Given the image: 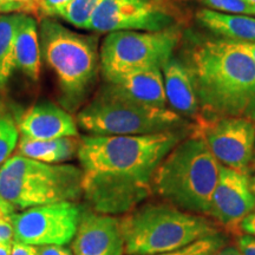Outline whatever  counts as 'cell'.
Segmentation results:
<instances>
[{
  "mask_svg": "<svg viewBox=\"0 0 255 255\" xmlns=\"http://www.w3.org/2000/svg\"><path fill=\"white\" fill-rule=\"evenodd\" d=\"M13 241L0 242V255H11Z\"/></svg>",
  "mask_w": 255,
  "mask_h": 255,
  "instance_id": "obj_35",
  "label": "cell"
},
{
  "mask_svg": "<svg viewBox=\"0 0 255 255\" xmlns=\"http://www.w3.org/2000/svg\"><path fill=\"white\" fill-rule=\"evenodd\" d=\"M183 139L181 130L146 135H85L77 157L83 196L105 215H126L152 193L156 170Z\"/></svg>",
  "mask_w": 255,
  "mask_h": 255,
  "instance_id": "obj_1",
  "label": "cell"
},
{
  "mask_svg": "<svg viewBox=\"0 0 255 255\" xmlns=\"http://www.w3.org/2000/svg\"><path fill=\"white\" fill-rule=\"evenodd\" d=\"M167 103L182 117L197 120L200 104L191 72L186 64L171 57L162 65Z\"/></svg>",
  "mask_w": 255,
  "mask_h": 255,
  "instance_id": "obj_15",
  "label": "cell"
},
{
  "mask_svg": "<svg viewBox=\"0 0 255 255\" xmlns=\"http://www.w3.org/2000/svg\"><path fill=\"white\" fill-rule=\"evenodd\" d=\"M11 255H38V252L37 247L28 246V245L20 244V242L13 240Z\"/></svg>",
  "mask_w": 255,
  "mask_h": 255,
  "instance_id": "obj_29",
  "label": "cell"
},
{
  "mask_svg": "<svg viewBox=\"0 0 255 255\" xmlns=\"http://www.w3.org/2000/svg\"><path fill=\"white\" fill-rule=\"evenodd\" d=\"M253 167L255 168V145H254V158H253Z\"/></svg>",
  "mask_w": 255,
  "mask_h": 255,
  "instance_id": "obj_39",
  "label": "cell"
},
{
  "mask_svg": "<svg viewBox=\"0 0 255 255\" xmlns=\"http://www.w3.org/2000/svg\"><path fill=\"white\" fill-rule=\"evenodd\" d=\"M240 232L244 233V234L255 237V209L250 215H247L246 218L242 220L240 225Z\"/></svg>",
  "mask_w": 255,
  "mask_h": 255,
  "instance_id": "obj_30",
  "label": "cell"
},
{
  "mask_svg": "<svg viewBox=\"0 0 255 255\" xmlns=\"http://www.w3.org/2000/svg\"><path fill=\"white\" fill-rule=\"evenodd\" d=\"M110 83L119 85L127 94L142 103L167 108L163 75L158 66L127 73Z\"/></svg>",
  "mask_w": 255,
  "mask_h": 255,
  "instance_id": "obj_17",
  "label": "cell"
},
{
  "mask_svg": "<svg viewBox=\"0 0 255 255\" xmlns=\"http://www.w3.org/2000/svg\"><path fill=\"white\" fill-rule=\"evenodd\" d=\"M220 163L202 138L191 133L165 156L156 170L152 190L169 205L208 215L219 181Z\"/></svg>",
  "mask_w": 255,
  "mask_h": 255,
  "instance_id": "obj_3",
  "label": "cell"
},
{
  "mask_svg": "<svg viewBox=\"0 0 255 255\" xmlns=\"http://www.w3.org/2000/svg\"><path fill=\"white\" fill-rule=\"evenodd\" d=\"M196 18L206 28L223 39L255 41V17L203 8L197 12Z\"/></svg>",
  "mask_w": 255,
  "mask_h": 255,
  "instance_id": "obj_18",
  "label": "cell"
},
{
  "mask_svg": "<svg viewBox=\"0 0 255 255\" xmlns=\"http://www.w3.org/2000/svg\"><path fill=\"white\" fill-rule=\"evenodd\" d=\"M235 43V45L240 47L241 50H244L248 56L253 59L255 64V41H241V40H233Z\"/></svg>",
  "mask_w": 255,
  "mask_h": 255,
  "instance_id": "obj_33",
  "label": "cell"
},
{
  "mask_svg": "<svg viewBox=\"0 0 255 255\" xmlns=\"http://www.w3.org/2000/svg\"><path fill=\"white\" fill-rule=\"evenodd\" d=\"M206 2V5L208 6L210 9H214V11H219L220 5H221L222 0H203Z\"/></svg>",
  "mask_w": 255,
  "mask_h": 255,
  "instance_id": "obj_36",
  "label": "cell"
},
{
  "mask_svg": "<svg viewBox=\"0 0 255 255\" xmlns=\"http://www.w3.org/2000/svg\"><path fill=\"white\" fill-rule=\"evenodd\" d=\"M13 241V228L9 221H0V242Z\"/></svg>",
  "mask_w": 255,
  "mask_h": 255,
  "instance_id": "obj_31",
  "label": "cell"
},
{
  "mask_svg": "<svg viewBox=\"0 0 255 255\" xmlns=\"http://www.w3.org/2000/svg\"><path fill=\"white\" fill-rule=\"evenodd\" d=\"M83 208L73 201L24 209L9 218L13 240L28 246H65L75 238Z\"/></svg>",
  "mask_w": 255,
  "mask_h": 255,
  "instance_id": "obj_10",
  "label": "cell"
},
{
  "mask_svg": "<svg viewBox=\"0 0 255 255\" xmlns=\"http://www.w3.org/2000/svg\"><path fill=\"white\" fill-rule=\"evenodd\" d=\"M73 255H123L121 220L92 209H83L72 241Z\"/></svg>",
  "mask_w": 255,
  "mask_h": 255,
  "instance_id": "obj_13",
  "label": "cell"
},
{
  "mask_svg": "<svg viewBox=\"0 0 255 255\" xmlns=\"http://www.w3.org/2000/svg\"><path fill=\"white\" fill-rule=\"evenodd\" d=\"M180 13L171 0H101L89 30L158 32L178 27Z\"/></svg>",
  "mask_w": 255,
  "mask_h": 255,
  "instance_id": "obj_9",
  "label": "cell"
},
{
  "mask_svg": "<svg viewBox=\"0 0 255 255\" xmlns=\"http://www.w3.org/2000/svg\"><path fill=\"white\" fill-rule=\"evenodd\" d=\"M100 2L101 0H72L58 18L77 28L89 30L92 14Z\"/></svg>",
  "mask_w": 255,
  "mask_h": 255,
  "instance_id": "obj_21",
  "label": "cell"
},
{
  "mask_svg": "<svg viewBox=\"0 0 255 255\" xmlns=\"http://www.w3.org/2000/svg\"><path fill=\"white\" fill-rule=\"evenodd\" d=\"M21 138L55 139L63 137H77V121L69 111L58 105L43 102L31 107L18 123Z\"/></svg>",
  "mask_w": 255,
  "mask_h": 255,
  "instance_id": "obj_14",
  "label": "cell"
},
{
  "mask_svg": "<svg viewBox=\"0 0 255 255\" xmlns=\"http://www.w3.org/2000/svg\"><path fill=\"white\" fill-rule=\"evenodd\" d=\"M226 245L225 238L220 234L213 235L209 238H203L197 240L189 246L181 248V250L168 252V253L154 254V255H213L216 251Z\"/></svg>",
  "mask_w": 255,
  "mask_h": 255,
  "instance_id": "obj_23",
  "label": "cell"
},
{
  "mask_svg": "<svg viewBox=\"0 0 255 255\" xmlns=\"http://www.w3.org/2000/svg\"><path fill=\"white\" fill-rule=\"evenodd\" d=\"M76 121L90 135L113 136L173 131L184 124L173 109L142 103L110 82L98 89Z\"/></svg>",
  "mask_w": 255,
  "mask_h": 255,
  "instance_id": "obj_6",
  "label": "cell"
},
{
  "mask_svg": "<svg viewBox=\"0 0 255 255\" xmlns=\"http://www.w3.org/2000/svg\"><path fill=\"white\" fill-rule=\"evenodd\" d=\"M23 14H0V89L7 85L15 70V31Z\"/></svg>",
  "mask_w": 255,
  "mask_h": 255,
  "instance_id": "obj_20",
  "label": "cell"
},
{
  "mask_svg": "<svg viewBox=\"0 0 255 255\" xmlns=\"http://www.w3.org/2000/svg\"><path fill=\"white\" fill-rule=\"evenodd\" d=\"M38 255H73L69 248L64 246H38Z\"/></svg>",
  "mask_w": 255,
  "mask_h": 255,
  "instance_id": "obj_28",
  "label": "cell"
},
{
  "mask_svg": "<svg viewBox=\"0 0 255 255\" xmlns=\"http://www.w3.org/2000/svg\"><path fill=\"white\" fill-rule=\"evenodd\" d=\"M213 255H242L241 252L239 251L238 247L235 246H223L220 248L219 251H216Z\"/></svg>",
  "mask_w": 255,
  "mask_h": 255,
  "instance_id": "obj_34",
  "label": "cell"
},
{
  "mask_svg": "<svg viewBox=\"0 0 255 255\" xmlns=\"http://www.w3.org/2000/svg\"><path fill=\"white\" fill-rule=\"evenodd\" d=\"M237 247L242 255H255V237L244 234L238 238Z\"/></svg>",
  "mask_w": 255,
  "mask_h": 255,
  "instance_id": "obj_27",
  "label": "cell"
},
{
  "mask_svg": "<svg viewBox=\"0 0 255 255\" xmlns=\"http://www.w3.org/2000/svg\"><path fill=\"white\" fill-rule=\"evenodd\" d=\"M201 119L245 117L255 121V64L233 40L196 44L188 66Z\"/></svg>",
  "mask_w": 255,
  "mask_h": 255,
  "instance_id": "obj_2",
  "label": "cell"
},
{
  "mask_svg": "<svg viewBox=\"0 0 255 255\" xmlns=\"http://www.w3.org/2000/svg\"><path fill=\"white\" fill-rule=\"evenodd\" d=\"M255 209V195L246 173L220 164L219 181L210 203L209 216L234 233L240 232L242 220Z\"/></svg>",
  "mask_w": 255,
  "mask_h": 255,
  "instance_id": "obj_12",
  "label": "cell"
},
{
  "mask_svg": "<svg viewBox=\"0 0 255 255\" xmlns=\"http://www.w3.org/2000/svg\"><path fill=\"white\" fill-rule=\"evenodd\" d=\"M39 40L41 60L55 73L64 108L78 109L101 69L97 39L65 27L55 18H41Z\"/></svg>",
  "mask_w": 255,
  "mask_h": 255,
  "instance_id": "obj_4",
  "label": "cell"
},
{
  "mask_svg": "<svg viewBox=\"0 0 255 255\" xmlns=\"http://www.w3.org/2000/svg\"><path fill=\"white\" fill-rule=\"evenodd\" d=\"M120 220L127 255L168 253L220 234L205 216L184 212L169 203L138 206Z\"/></svg>",
  "mask_w": 255,
  "mask_h": 255,
  "instance_id": "obj_5",
  "label": "cell"
},
{
  "mask_svg": "<svg viewBox=\"0 0 255 255\" xmlns=\"http://www.w3.org/2000/svg\"><path fill=\"white\" fill-rule=\"evenodd\" d=\"M19 142L18 128L7 116H0V167L12 155Z\"/></svg>",
  "mask_w": 255,
  "mask_h": 255,
  "instance_id": "obj_22",
  "label": "cell"
},
{
  "mask_svg": "<svg viewBox=\"0 0 255 255\" xmlns=\"http://www.w3.org/2000/svg\"><path fill=\"white\" fill-rule=\"evenodd\" d=\"M41 62L39 24L33 15L23 14L15 31V69L31 81L37 82L40 77Z\"/></svg>",
  "mask_w": 255,
  "mask_h": 255,
  "instance_id": "obj_16",
  "label": "cell"
},
{
  "mask_svg": "<svg viewBox=\"0 0 255 255\" xmlns=\"http://www.w3.org/2000/svg\"><path fill=\"white\" fill-rule=\"evenodd\" d=\"M219 12L255 17V5L247 0H222Z\"/></svg>",
  "mask_w": 255,
  "mask_h": 255,
  "instance_id": "obj_25",
  "label": "cell"
},
{
  "mask_svg": "<svg viewBox=\"0 0 255 255\" xmlns=\"http://www.w3.org/2000/svg\"><path fill=\"white\" fill-rule=\"evenodd\" d=\"M14 207L11 206L4 197L0 195V221H9L12 214H14Z\"/></svg>",
  "mask_w": 255,
  "mask_h": 255,
  "instance_id": "obj_32",
  "label": "cell"
},
{
  "mask_svg": "<svg viewBox=\"0 0 255 255\" xmlns=\"http://www.w3.org/2000/svg\"><path fill=\"white\" fill-rule=\"evenodd\" d=\"M4 110H5L4 104H2V102L0 101V116H4Z\"/></svg>",
  "mask_w": 255,
  "mask_h": 255,
  "instance_id": "obj_38",
  "label": "cell"
},
{
  "mask_svg": "<svg viewBox=\"0 0 255 255\" xmlns=\"http://www.w3.org/2000/svg\"><path fill=\"white\" fill-rule=\"evenodd\" d=\"M180 39L178 27L158 32H110L100 50L102 75L111 82L137 70L162 68L173 57Z\"/></svg>",
  "mask_w": 255,
  "mask_h": 255,
  "instance_id": "obj_8",
  "label": "cell"
},
{
  "mask_svg": "<svg viewBox=\"0 0 255 255\" xmlns=\"http://www.w3.org/2000/svg\"><path fill=\"white\" fill-rule=\"evenodd\" d=\"M79 141L76 137H63L55 139H27L18 142V154L49 164H60L77 155Z\"/></svg>",
  "mask_w": 255,
  "mask_h": 255,
  "instance_id": "obj_19",
  "label": "cell"
},
{
  "mask_svg": "<svg viewBox=\"0 0 255 255\" xmlns=\"http://www.w3.org/2000/svg\"><path fill=\"white\" fill-rule=\"evenodd\" d=\"M247 1H250L251 4H253V5H255V0H247Z\"/></svg>",
  "mask_w": 255,
  "mask_h": 255,
  "instance_id": "obj_40",
  "label": "cell"
},
{
  "mask_svg": "<svg viewBox=\"0 0 255 255\" xmlns=\"http://www.w3.org/2000/svg\"><path fill=\"white\" fill-rule=\"evenodd\" d=\"M41 0H0V14L38 15Z\"/></svg>",
  "mask_w": 255,
  "mask_h": 255,
  "instance_id": "obj_24",
  "label": "cell"
},
{
  "mask_svg": "<svg viewBox=\"0 0 255 255\" xmlns=\"http://www.w3.org/2000/svg\"><path fill=\"white\" fill-rule=\"evenodd\" d=\"M72 0H41L38 17H40V19L58 17L60 12Z\"/></svg>",
  "mask_w": 255,
  "mask_h": 255,
  "instance_id": "obj_26",
  "label": "cell"
},
{
  "mask_svg": "<svg viewBox=\"0 0 255 255\" xmlns=\"http://www.w3.org/2000/svg\"><path fill=\"white\" fill-rule=\"evenodd\" d=\"M191 133L206 142L220 164L248 174L254 158L255 121L245 117H199Z\"/></svg>",
  "mask_w": 255,
  "mask_h": 255,
  "instance_id": "obj_11",
  "label": "cell"
},
{
  "mask_svg": "<svg viewBox=\"0 0 255 255\" xmlns=\"http://www.w3.org/2000/svg\"><path fill=\"white\" fill-rule=\"evenodd\" d=\"M82 169L73 164H49L20 154L0 167V195L14 209L77 201L83 196Z\"/></svg>",
  "mask_w": 255,
  "mask_h": 255,
  "instance_id": "obj_7",
  "label": "cell"
},
{
  "mask_svg": "<svg viewBox=\"0 0 255 255\" xmlns=\"http://www.w3.org/2000/svg\"><path fill=\"white\" fill-rule=\"evenodd\" d=\"M251 188H252V190H253V193L255 195V175L251 178Z\"/></svg>",
  "mask_w": 255,
  "mask_h": 255,
  "instance_id": "obj_37",
  "label": "cell"
}]
</instances>
